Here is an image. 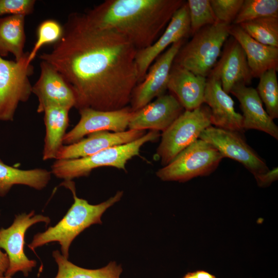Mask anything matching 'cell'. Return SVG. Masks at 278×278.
<instances>
[{
	"instance_id": "obj_1",
	"label": "cell",
	"mask_w": 278,
	"mask_h": 278,
	"mask_svg": "<svg viewBox=\"0 0 278 278\" xmlns=\"http://www.w3.org/2000/svg\"><path fill=\"white\" fill-rule=\"evenodd\" d=\"M61 38L40 55L72 86L78 110L122 109L138 83L137 50L121 34L100 28L85 13L69 15Z\"/></svg>"
},
{
	"instance_id": "obj_2",
	"label": "cell",
	"mask_w": 278,
	"mask_h": 278,
	"mask_svg": "<svg viewBox=\"0 0 278 278\" xmlns=\"http://www.w3.org/2000/svg\"><path fill=\"white\" fill-rule=\"evenodd\" d=\"M183 0H107L85 13L96 26L116 31L137 50L152 45Z\"/></svg>"
},
{
	"instance_id": "obj_3",
	"label": "cell",
	"mask_w": 278,
	"mask_h": 278,
	"mask_svg": "<svg viewBox=\"0 0 278 278\" xmlns=\"http://www.w3.org/2000/svg\"><path fill=\"white\" fill-rule=\"evenodd\" d=\"M61 185L72 192L74 198L73 204L63 218L55 225L49 227L43 232L34 235L28 247L34 251L46 244L58 242L61 246L62 255L68 258L69 248L74 239L91 225L101 224V218L103 213L120 200L123 192L118 191L107 201L93 205L77 196L75 183L72 180L64 181Z\"/></svg>"
},
{
	"instance_id": "obj_4",
	"label": "cell",
	"mask_w": 278,
	"mask_h": 278,
	"mask_svg": "<svg viewBox=\"0 0 278 278\" xmlns=\"http://www.w3.org/2000/svg\"><path fill=\"white\" fill-rule=\"evenodd\" d=\"M160 135L159 131L150 130L141 138L130 143L111 147L92 155L73 160H56L51 166V173L64 181L88 176L96 168L110 166L126 170L127 162L140 155L141 147L154 141Z\"/></svg>"
},
{
	"instance_id": "obj_5",
	"label": "cell",
	"mask_w": 278,
	"mask_h": 278,
	"mask_svg": "<svg viewBox=\"0 0 278 278\" xmlns=\"http://www.w3.org/2000/svg\"><path fill=\"white\" fill-rule=\"evenodd\" d=\"M230 26L217 22L202 28L192 36L188 42L182 45L173 63L196 75L206 78L230 37Z\"/></svg>"
},
{
	"instance_id": "obj_6",
	"label": "cell",
	"mask_w": 278,
	"mask_h": 278,
	"mask_svg": "<svg viewBox=\"0 0 278 278\" xmlns=\"http://www.w3.org/2000/svg\"><path fill=\"white\" fill-rule=\"evenodd\" d=\"M211 126V110L206 105L203 103L193 110L183 111L161 135L155 154L161 165L168 164Z\"/></svg>"
},
{
	"instance_id": "obj_7",
	"label": "cell",
	"mask_w": 278,
	"mask_h": 278,
	"mask_svg": "<svg viewBox=\"0 0 278 278\" xmlns=\"http://www.w3.org/2000/svg\"><path fill=\"white\" fill-rule=\"evenodd\" d=\"M223 158L213 146L198 138L156 172L164 181L186 182L210 175Z\"/></svg>"
},
{
	"instance_id": "obj_8",
	"label": "cell",
	"mask_w": 278,
	"mask_h": 278,
	"mask_svg": "<svg viewBox=\"0 0 278 278\" xmlns=\"http://www.w3.org/2000/svg\"><path fill=\"white\" fill-rule=\"evenodd\" d=\"M29 53L18 61L0 56V121H13L19 104L27 102L32 93L29 77L34 68L28 62Z\"/></svg>"
},
{
	"instance_id": "obj_9",
	"label": "cell",
	"mask_w": 278,
	"mask_h": 278,
	"mask_svg": "<svg viewBox=\"0 0 278 278\" xmlns=\"http://www.w3.org/2000/svg\"><path fill=\"white\" fill-rule=\"evenodd\" d=\"M50 221L48 217L41 214L34 215V211H32L28 214L15 215L10 227L0 229V248L6 252L9 262L6 278H12L18 272L27 276L36 266V260L29 259L24 253L25 235L32 225L39 222L47 225Z\"/></svg>"
},
{
	"instance_id": "obj_10",
	"label": "cell",
	"mask_w": 278,
	"mask_h": 278,
	"mask_svg": "<svg viewBox=\"0 0 278 278\" xmlns=\"http://www.w3.org/2000/svg\"><path fill=\"white\" fill-rule=\"evenodd\" d=\"M213 146L222 157L234 160L244 166L254 176L268 171L264 160L245 141L241 133L211 126L199 136Z\"/></svg>"
},
{
	"instance_id": "obj_11",
	"label": "cell",
	"mask_w": 278,
	"mask_h": 278,
	"mask_svg": "<svg viewBox=\"0 0 278 278\" xmlns=\"http://www.w3.org/2000/svg\"><path fill=\"white\" fill-rule=\"evenodd\" d=\"M185 39L170 46L149 67L143 81L134 88L131 97V108L136 111L165 94L174 60Z\"/></svg>"
},
{
	"instance_id": "obj_12",
	"label": "cell",
	"mask_w": 278,
	"mask_h": 278,
	"mask_svg": "<svg viewBox=\"0 0 278 278\" xmlns=\"http://www.w3.org/2000/svg\"><path fill=\"white\" fill-rule=\"evenodd\" d=\"M78 123L66 133L63 145L76 143L85 136L98 131L120 132L126 130L134 111L129 106L112 111H100L91 108L79 110Z\"/></svg>"
},
{
	"instance_id": "obj_13",
	"label": "cell",
	"mask_w": 278,
	"mask_h": 278,
	"mask_svg": "<svg viewBox=\"0 0 278 278\" xmlns=\"http://www.w3.org/2000/svg\"><path fill=\"white\" fill-rule=\"evenodd\" d=\"M190 35V23L186 2L176 11L163 33L149 47L138 50L135 56L138 83L143 81L153 61L167 47Z\"/></svg>"
},
{
	"instance_id": "obj_14",
	"label": "cell",
	"mask_w": 278,
	"mask_h": 278,
	"mask_svg": "<svg viewBox=\"0 0 278 278\" xmlns=\"http://www.w3.org/2000/svg\"><path fill=\"white\" fill-rule=\"evenodd\" d=\"M40 74L32 85V93L38 98V113H43L50 105L75 107V93L63 76L51 65L41 61Z\"/></svg>"
},
{
	"instance_id": "obj_15",
	"label": "cell",
	"mask_w": 278,
	"mask_h": 278,
	"mask_svg": "<svg viewBox=\"0 0 278 278\" xmlns=\"http://www.w3.org/2000/svg\"><path fill=\"white\" fill-rule=\"evenodd\" d=\"M221 51L220 59L210 74L220 79L223 90L229 94L236 85L250 84L253 78L246 54L239 43L229 37Z\"/></svg>"
},
{
	"instance_id": "obj_16",
	"label": "cell",
	"mask_w": 278,
	"mask_h": 278,
	"mask_svg": "<svg viewBox=\"0 0 278 278\" xmlns=\"http://www.w3.org/2000/svg\"><path fill=\"white\" fill-rule=\"evenodd\" d=\"M146 133L145 130L130 129L120 132H95L76 143L62 145L55 160H67L86 157L111 147L130 143Z\"/></svg>"
},
{
	"instance_id": "obj_17",
	"label": "cell",
	"mask_w": 278,
	"mask_h": 278,
	"mask_svg": "<svg viewBox=\"0 0 278 278\" xmlns=\"http://www.w3.org/2000/svg\"><path fill=\"white\" fill-rule=\"evenodd\" d=\"M183 109L173 95L164 94L134 111L128 128L163 132L183 112Z\"/></svg>"
},
{
	"instance_id": "obj_18",
	"label": "cell",
	"mask_w": 278,
	"mask_h": 278,
	"mask_svg": "<svg viewBox=\"0 0 278 278\" xmlns=\"http://www.w3.org/2000/svg\"><path fill=\"white\" fill-rule=\"evenodd\" d=\"M204 103L211 110L212 125L242 134L243 117L236 112L232 98L222 89L220 79L210 74L206 77Z\"/></svg>"
},
{
	"instance_id": "obj_19",
	"label": "cell",
	"mask_w": 278,
	"mask_h": 278,
	"mask_svg": "<svg viewBox=\"0 0 278 278\" xmlns=\"http://www.w3.org/2000/svg\"><path fill=\"white\" fill-rule=\"evenodd\" d=\"M230 93L236 97L240 103L245 131H262L278 140V127L264 109L255 89L239 84L235 86Z\"/></svg>"
},
{
	"instance_id": "obj_20",
	"label": "cell",
	"mask_w": 278,
	"mask_h": 278,
	"mask_svg": "<svg viewBox=\"0 0 278 278\" xmlns=\"http://www.w3.org/2000/svg\"><path fill=\"white\" fill-rule=\"evenodd\" d=\"M206 78L173 63L167 89L178 99L185 110L190 111L204 103Z\"/></svg>"
},
{
	"instance_id": "obj_21",
	"label": "cell",
	"mask_w": 278,
	"mask_h": 278,
	"mask_svg": "<svg viewBox=\"0 0 278 278\" xmlns=\"http://www.w3.org/2000/svg\"><path fill=\"white\" fill-rule=\"evenodd\" d=\"M229 34L243 49L253 78H259L263 74L271 69L277 71L278 47L260 43L237 25H231Z\"/></svg>"
},
{
	"instance_id": "obj_22",
	"label": "cell",
	"mask_w": 278,
	"mask_h": 278,
	"mask_svg": "<svg viewBox=\"0 0 278 278\" xmlns=\"http://www.w3.org/2000/svg\"><path fill=\"white\" fill-rule=\"evenodd\" d=\"M70 110L57 105L48 106L44 110L45 136L42 151L43 161L55 159L58 151L63 145V138L69 126Z\"/></svg>"
},
{
	"instance_id": "obj_23",
	"label": "cell",
	"mask_w": 278,
	"mask_h": 278,
	"mask_svg": "<svg viewBox=\"0 0 278 278\" xmlns=\"http://www.w3.org/2000/svg\"><path fill=\"white\" fill-rule=\"evenodd\" d=\"M51 175L50 171L45 169L23 170L9 166L0 159V196H5L15 185L43 189L48 184Z\"/></svg>"
},
{
	"instance_id": "obj_24",
	"label": "cell",
	"mask_w": 278,
	"mask_h": 278,
	"mask_svg": "<svg viewBox=\"0 0 278 278\" xmlns=\"http://www.w3.org/2000/svg\"><path fill=\"white\" fill-rule=\"evenodd\" d=\"M25 15L20 14L0 18V56L11 53L18 61L24 55Z\"/></svg>"
},
{
	"instance_id": "obj_25",
	"label": "cell",
	"mask_w": 278,
	"mask_h": 278,
	"mask_svg": "<svg viewBox=\"0 0 278 278\" xmlns=\"http://www.w3.org/2000/svg\"><path fill=\"white\" fill-rule=\"evenodd\" d=\"M52 255L58 266L55 278H120L123 271L121 265L115 262L98 269H88L75 265L64 257L58 250H55Z\"/></svg>"
},
{
	"instance_id": "obj_26",
	"label": "cell",
	"mask_w": 278,
	"mask_h": 278,
	"mask_svg": "<svg viewBox=\"0 0 278 278\" xmlns=\"http://www.w3.org/2000/svg\"><path fill=\"white\" fill-rule=\"evenodd\" d=\"M238 25L246 33L260 43L278 47V18H262Z\"/></svg>"
},
{
	"instance_id": "obj_27",
	"label": "cell",
	"mask_w": 278,
	"mask_h": 278,
	"mask_svg": "<svg viewBox=\"0 0 278 278\" xmlns=\"http://www.w3.org/2000/svg\"><path fill=\"white\" fill-rule=\"evenodd\" d=\"M277 71L268 70L259 78L256 89L257 93L266 107V111L272 119L278 118V82Z\"/></svg>"
},
{
	"instance_id": "obj_28",
	"label": "cell",
	"mask_w": 278,
	"mask_h": 278,
	"mask_svg": "<svg viewBox=\"0 0 278 278\" xmlns=\"http://www.w3.org/2000/svg\"><path fill=\"white\" fill-rule=\"evenodd\" d=\"M265 17L278 18L277 0H244L232 24Z\"/></svg>"
},
{
	"instance_id": "obj_29",
	"label": "cell",
	"mask_w": 278,
	"mask_h": 278,
	"mask_svg": "<svg viewBox=\"0 0 278 278\" xmlns=\"http://www.w3.org/2000/svg\"><path fill=\"white\" fill-rule=\"evenodd\" d=\"M193 36L202 28L217 22L210 0H188L186 2Z\"/></svg>"
},
{
	"instance_id": "obj_30",
	"label": "cell",
	"mask_w": 278,
	"mask_h": 278,
	"mask_svg": "<svg viewBox=\"0 0 278 278\" xmlns=\"http://www.w3.org/2000/svg\"><path fill=\"white\" fill-rule=\"evenodd\" d=\"M62 32V26L55 20L48 19L41 23L37 30V40L29 53L28 62L31 63L42 46L57 42L61 38Z\"/></svg>"
},
{
	"instance_id": "obj_31",
	"label": "cell",
	"mask_w": 278,
	"mask_h": 278,
	"mask_svg": "<svg viewBox=\"0 0 278 278\" xmlns=\"http://www.w3.org/2000/svg\"><path fill=\"white\" fill-rule=\"evenodd\" d=\"M244 0H210L218 22L231 25L236 19Z\"/></svg>"
},
{
	"instance_id": "obj_32",
	"label": "cell",
	"mask_w": 278,
	"mask_h": 278,
	"mask_svg": "<svg viewBox=\"0 0 278 278\" xmlns=\"http://www.w3.org/2000/svg\"><path fill=\"white\" fill-rule=\"evenodd\" d=\"M34 0H0V16L4 14H23L25 16L32 13Z\"/></svg>"
},
{
	"instance_id": "obj_33",
	"label": "cell",
	"mask_w": 278,
	"mask_h": 278,
	"mask_svg": "<svg viewBox=\"0 0 278 278\" xmlns=\"http://www.w3.org/2000/svg\"><path fill=\"white\" fill-rule=\"evenodd\" d=\"M258 185L265 187L270 185L278 179V168L275 167L272 170L254 176Z\"/></svg>"
},
{
	"instance_id": "obj_34",
	"label": "cell",
	"mask_w": 278,
	"mask_h": 278,
	"mask_svg": "<svg viewBox=\"0 0 278 278\" xmlns=\"http://www.w3.org/2000/svg\"><path fill=\"white\" fill-rule=\"evenodd\" d=\"M9 259L6 253L0 248V278H6L5 274L9 267Z\"/></svg>"
},
{
	"instance_id": "obj_35",
	"label": "cell",
	"mask_w": 278,
	"mask_h": 278,
	"mask_svg": "<svg viewBox=\"0 0 278 278\" xmlns=\"http://www.w3.org/2000/svg\"><path fill=\"white\" fill-rule=\"evenodd\" d=\"M194 273L196 278H217L215 275L203 270L196 271Z\"/></svg>"
},
{
	"instance_id": "obj_36",
	"label": "cell",
	"mask_w": 278,
	"mask_h": 278,
	"mask_svg": "<svg viewBox=\"0 0 278 278\" xmlns=\"http://www.w3.org/2000/svg\"><path fill=\"white\" fill-rule=\"evenodd\" d=\"M182 278H196L194 272H188Z\"/></svg>"
}]
</instances>
